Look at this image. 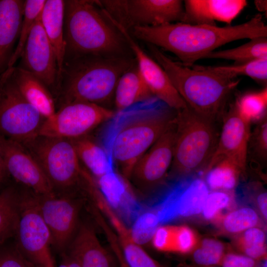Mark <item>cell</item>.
<instances>
[{"label": "cell", "instance_id": "cell-40", "mask_svg": "<svg viewBox=\"0 0 267 267\" xmlns=\"http://www.w3.org/2000/svg\"><path fill=\"white\" fill-rule=\"evenodd\" d=\"M0 267H32L21 256L15 247H1L0 245Z\"/></svg>", "mask_w": 267, "mask_h": 267}, {"label": "cell", "instance_id": "cell-18", "mask_svg": "<svg viewBox=\"0 0 267 267\" xmlns=\"http://www.w3.org/2000/svg\"><path fill=\"white\" fill-rule=\"evenodd\" d=\"M182 23L216 26V21L230 24L246 6V0H186Z\"/></svg>", "mask_w": 267, "mask_h": 267}, {"label": "cell", "instance_id": "cell-15", "mask_svg": "<svg viewBox=\"0 0 267 267\" xmlns=\"http://www.w3.org/2000/svg\"><path fill=\"white\" fill-rule=\"evenodd\" d=\"M103 12L126 39L135 59L140 74L155 97L177 111L187 107L161 66L144 52L128 30L105 11L103 10Z\"/></svg>", "mask_w": 267, "mask_h": 267}, {"label": "cell", "instance_id": "cell-8", "mask_svg": "<svg viewBox=\"0 0 267 267\" xmlns=\"http://www.w3.org/2000/svg\"><path fill=\"white\" fill-rule=\"evenodd\" d=\"M39 163L54 190H66L82 180L83 169L70 139L38 135L23 144Z\"/></svg>", "mask_w": 267, "mask_h": 267}, {"label": "cell", "instance_id": "cell-35", "mask_svg": "<svg viewBox=\"0 0 267 267\" xmlns=\"http://www.w3.org/2000/svg\"><path fill=\"white\" fill-rule=\"evenodd\" d=\"M259 222L260 218L256 211L251 208L245 207L226 214L222 219V227L226 232L241 233L249 228L257 227Z\"/></svg>", "mask_w": 267, "mask_h": 267}, {"label": "cell", "instance_id": "cell-11", "mask_svg": "<svg viewBox=\"0 0 267 267\" xmlns=\"http://www.w3.org/2000/svg\"><path fill=\"white\" fill-rule=\"evenodd\" d=\"M116 111L96 104L74 101L62 105L51 117L45 119L39 135L79 138L111 119Z\"/></svg>", "mask_w": 267, "mask_h": 267}, {"label": "cell", "instance_id": "cell-33", "mask_svg": "<svg viewBox=\"0 0 267 267\" xmlns=\"http://www.w3.org/2000/svg\"><path fill=\"white\" fill-rule=\"evenodd\" d=\"M234 105L240 114L250 123L259 121L267 116V88L242 95L237 99Z\"/></svg>", "mask_w": 267, "mask_h": 267}, {"label": "cell", "instance_id": "cell-19", "mask_svg": "<svg viewBox=\"0 0 267 267\" xmlns=\"http://www.w3.org/2000/svg\"><path fill=\"white\" fill-rule=\"evenodd\" d=\"M25 0H0V75L8 68L18 41Z\"/></svg>", "mask_w": 267, "mask_h": 267}, {"label": "cell", "instance_id": "cell-34", "mask_svg": "<svg viewBox=\"0 0 267 267\" xmlns=\"http://www.w3.org/2000/svg\"><path fill=\"white\" fill-rule=\"evenodd\" d=\"M238 249L244 255L257 261L266 260V234L261 228H249L238 236L236 239Z\"/></svg>", "mask_w": 267, "mask_h": 267}, {"label": "cell", "instance_id": "cell-30", "mask_svg": "<svg viewBox=\"0 0 267 267\" xmlns=\"http://www.w3.org/2000/svg\"><path fill=\"white\" fill-rule=\"evenodd\" d=\"M204 67L209 71L230 79H236L239 76H246L261 83L266 84L267 81V59H256L231 65Z\"/></svg>", "mask_w": 267, "mask_h": 267}, {"label": "cell", "instance_id": "cell-20", "mask_svg": "<svg viewBox=\"0 0 267 267\" xmlns=\"http://www.w3.org/2000/svg\"><path fill=\"white\" fill-rule=\"evenodd\" d=\"M69 253L82 267H115L112 258L101 244L92 227L88 223L78 228Z\"/></svg>", "mask_w": 267, "mask_h": 267}, {"label": "cell", "instance_id": "cell-39", "mask_svg": "<svg viewBox=\"0 0 267 267\" xmlns=\"http://www.w3.org/2000/svg\"><path fill=\"white\" fill-rule=\"evenodd\" d=\"M226 191L215 190L208 194L202 211L206 219L212 220L216 219L223 209L229 206L231 197Z\"/></svg>", "mask_w": 267, "mask_h": 267}, {"label": "cell", "instance_id": "cell-14", "mask_svg": "<svg viewBox=\"0 0 267 267\" xmlns=\"http://www.w3.org/2000/svg\"><path fill=\"white\" fill-rule=\"evenodd\" d=\"M36 195L40 214L50 232L52 246L62 254L78 228L83 201L66 196L48 197Z\"/></svg>", "mask_w": 267, "mask_h": 267}, {"label": "cell", "instance_id": "cell-42", "mask_svg": "<svg viewBox=\"0 0 267 267\" xmlns=\"http://www.w3.org/2000/svg\"><path fill=\"white\" fill-rule=\"evenodd\" d=\"M257 207L262 217L266 220L267 217V193L264 191H261L256 196Z\"/></svg>", "mask_w": 267, "mask_h": 267}, {"label": "cell", "instance_id": "cell-43", "mask_svg": "<svg viewBox=\"0 0 267 267\" xmlns=\"http://www.w3.org/2000/svg\"><path fill=\"white\" fill-rule=\"evenodd\" d=\"M57 267H82L78 261L70 253L62 254V260Z\"/></svg>", "mask_w": 267, "mask_h": 267}, {"label": "cell", "instance_id": "cell-25", "mask_svg": "<svg viewBox=\"0 0 267 267\" xmlns=\"http://www.w3.org/2000/svg\"><path fill=\"white\" fill-rule=\"evenodd\" d=\"M208 191L201 180L194 181L186 187L183 183L172 189V204L176 218L188 217L202 212Z\"/></svg>", "mask_w": 267, "mask_h": 267}, {"label": "cell", "instance_id": "cell-45", "mask_svg": "<svg viewBox=\"0 0 267 267\" xmlns=\"http://www.w3.org/2000/svg\"><path fill=\"white\" fill-rule=\"evenodd\" d=\"M255 5L257 8L261 11L267 10V1L266 0H255Z\"/></svg>", "mask_w": 267, "mask_h": 267}, {"label": "cell", "instance_id": "cell-21", "mask_svg": "<svg viewBox=\"0 0 267 267\" xmlns=\"http://www.w3.org/2000/svg\"><path fill=\"white\" fill-rule=\"evenodd\" d=\"M64 8L65 0H46L40 16L41 23L56 56L59 83L66 54Z\"/></svg>", "mask_w": 267, "mask_h": 267}, {"label": "cell", "instance_id": "cell-23", "mask_svg": "<svg viewBox=\"0 0 267 267\" xmlns=\"http://www.w3.org/2000/svg\"><path fill=\"white\" fill-rule=\"evenodd\" d=\"M154 98L156 97L140 74L135 60L117 83L114 98L116 112Z\"/></svg>", "mask_w": 267, "mask_h": 267}, {"label": "cell", "instance_id": "cell-13", "mask_svg": "<svg viewBox=\"0 0 267 267\" xmlns=\"http://www.w3.org/2000/svg\"><path fill=\"white\" fill-rule=\"evenodd\" d=\"M0 152L8 176L38 196H56L41 166L23 144L0 135Z\"/></svg>", "mask_w": 267, "mask_h": 267}, {"label": "cell", "instance_id": "cell-7", "mask_svg": "<svg viewBox=\"0 0 267 267\" xmlns=\"http://www.w3.org/2000/svg\"><path fill=\"white\" fill-rule=\"evenodd\" d=\"M13 67L0 75V135L24 144L39 135L45 119L19 91Z\"/></svg>", "mask_w": 267, "mask_h": 267}, {"label": "cell", "instance_id": "cell-12", "mask_svg": "<svg viewBox=\"0 0 267 267\" xmlns=\"http://www.w3.org/2000/svg\"><path fill=\"white\" fill-rule=\"evenodd\" d=\"M176 131L175 121L134 165L129 179L140 191H153L165 180L173 161Z\"/></svg>", "mask_w": 267, "mask_h": 267}, {"label": "cell", "instance_id": "cell-2", "mask_svg": "<svg viewBox=\"0 0 267 267\" xmlns=\"http://www.w3.org/2000/svg\"><path fill=\"white\" fill-rule=\"evenodd\" d=\"M132 30L136 39L173 53L182 65L188 67L227 43L240 39L267 37V26L261 14L243 24L223 27L177 22L137 26Z\"/></svg>", "mask_w": 267, "mask_h": 267}, {"label": "cell", "instance_id": "cell-5", "mask_svg": "<svg viewBox=\"0 0 267 267\" xmlns=\"http://www.w3.org/2000/svg\"><path fill=\"white\" fill-rule=\"evenodd\" d=\"M154 60L164 69L187 106L196 113L215 121L223 111L231 92L240 80L206 69L192 68L173 61L158 47L148 44Z\"/></svg>", "mask_w": 267, "mask_h": 267}, {"label": "cell", "instance_id": "cell-17", "mask_svg": "<svg viewBox=\"0 0 267 267\" xmlns=\"http://www.w3.org/2000/svg\"><path fill=\"white\" fill-rule=\"evenodd\" d=\"M20 67L31 73L48 88L58 93V71L56 56L41 23L40 17L26 41Z\"/></svg>", "mask_w": 267, "mask_h": 267}, {"label": "cell", "instance_id": "cell-22", "mask_svg": "<svg viewBox=\"0 0 267 267\" xmlns=\"http://www.w3.org/2000/svg\"><path fill=\"white\" fill-rule=\"evenodd\" d=\"M13 77L24 98L45 119L55 113L54 98L43 82L20 67L14 66Z\"/></svg>", "mask_w": 267, "mask_h": 267}, {"label": "cell", "instance_id": "cell-44", "mask_svg": "<svg viewBox=\"0 0 267 267\" xmlns=\"http://www.w3.org/2000/svg\"><path fill=\"white\" fill-rule=\"evenodd\" d=\"M8 176V175L0 152V184L4 181Z\"/></svg>", "mask_w": 267, "mask_h": 267}, {"label": "cell", "instance_id": "cell-16", "mask_svg": "<svg viewBox=\"0 0 267 267\" xmlns=\"http://www.w3.org/2000/svg\"><path fill=\"white\" fill-rule=\"evenodd\" d=\"M250 123L239 113L234 103L223 116L222 132L213 155L205 169V174L219 160L226 159L235 164L244 175L248 158Z\"/></svg>", "mask_w": 267, "mask_h": 267}, {"label": "cell", "instance_id": "cell-38", "mask_svg": "<svg viewBox=\"0 0 267 267\" xmlns=\"http://www.w3.org/2000/svg\"><path fill=\"white\" fill-rule=\"evenodd\" d=\"M159 224L154 210L143 213L137 219L130 230L132 239L139 245L146 243L152 239Z\"/></svg>", "mask_w": 267, "mask_h": 267}, {"label": "cell", "instance_id": "cell-4", "mask_svg": "<svg viewBox=\"0 0 267 267\" xmlns=\"http://www.w3.org/2000/svg\"><path fill=\"white\" fill-rule=\"evenodd\" d=\"M135 61L134 57L95 55L66 58L57 93L61 106L74 101H83L106 107L105 104L114 98L120 78Z\"/></svg>", "mask_w": 267, "mask_h": 267}, {"label": "cell", "instance_id": "cell-37", "mask_svg": "<svg viewBox=\"0 0 267 267\" xmlns=\"http://www.w3.org/2000/svg\"><path fill=\"white\" fill-rule=\"evenodd\" d=\"M250 150L254 162L265 164L267 161V117L258 122L250 135L248 150Z\"/></svg>", "mask_w": 267, "mask_h": 267}, {"label": "cell", "instance_id": "cell-3", "mask_svg": "<svg viewBox=\"0 0 267 267\" xmlns=\"http://www.w3.org/2000/svg\"><path fill=\"white\" fill-rule=\"evenodd\" d=\"M64 28L65 59L85 55L134 57L126 39L96 0H65Z\"/></svg>", "mask_w": 267, "mask_h": 267}, {"label": "cell", "instance_id": "cell-10", "mask_svg": "<svg viewBox=\"0 0 267 267\" xmlns=\"http://www.w3.org/2000/svg\"><path fill=\"white\" fill-rule=\"evenodd\" d=\"M99 6L129 31L137 26H157L181 22L184 13L180 0H102Z\"/></svg>", "mask_w": 267, "mask_h": 267}, {"label": "cell", "instance_id": "cell-1", "mask_svg": "<svg viewBox=\"0 0 267 267\" xmlns=\"http://www.w3.org/2000/svg\"><path fill=\"white\" fill-rule=\"evenodd\" d=\"M177 112L157 98L116 112L99 135L114 169L129 179L137 161L175 122Z\"/></svg>", "mask_w": 267, "mask_h": 267}, {"label": "cell", "instance_id": "cell-41", "mask_svg": "<svg viewBox=\"0 0 267 267\" xmlns=\"http://www.w3.org/2000/svg\"><path fill=\"white\" fill-rule=\"evenodd\" d=\"M221 266L222 267H261L258 261L243 254L225 253Z\"/></svg>", "mask_w": 267, "mask_h": 267}, {"label": "cell", "instance_id": "cell-6", "mask_svg": "<svg viewBox=\"0 0 267 267\" xmlns=\"http://www.w3.org/2000/svg\"><path fill=\"white\" fill-rule=\"evenodd\" d=\"M173 158L170 174L182 178L207 167L219 135L215 121L188 107L177 112Z\"/></svg>", "mask_w": 267, "mask_h": 267}, {"label": "cell", "instance_id": "cell-31", "mask_svg": "<svg viewBox=\"0 0 267 267\" xmlns=\"http://www.w3.org/2000/svg\"><path fill=\"white\" fill-rule=\"evenodd\" d=\"M206 174L207 184L214 191L233 189L243 175L239 168L226 159L218 161Z\"/></svg>", "mask_w": 267, "mask_h": 267}, {"label": "cell", "instance_id": "cell-28", "mask_svg": "<svg viewBox=\"0 0 267 267\" xmlns=\"http://www.w3.org/2000/svg\"><path fill=\"white\" fill-rule=\"evenodd\" d=\"M21 194L9 186L0 193V245L15 236L19 218Z\"/></svg>", "mask_w": 267, "mask_h": 267}, {"label": "cell", "instance_id": "cell-26", "mask_svg": "<svg viewBox=\"0 0 267 267\" xmlns=\"http://www.w3.org/2000/svg\"><path fill=\"white\" fill-rule=\"evenodd\" d=\"M152 240L158 250L180 253L192 251L197 244L195 233L184 225L158 227Z\"/></svg>", "mask_w": 267, "mask_h": 267}, {"label": "cell", "instance_id": "cell-24", "mask_svg": "<svg viewBox=\"0 0 267 267\" xmlns=\"http://www.w3.org/2000/svg\"><path fill=\"white\" fill-rule=\"evenodd\" d=\"M118 234L120 255L127 267H162L132 238L130 231L113 213L109 205L102 208Z\"/></svg>", "mask_w": 267, "mask_h": 267}, {"label": "cell", "instance_id": "cell-27", "mask_svg": "<svg viewBox=\"0 0 267 267\" xmlns=\"http://www.w3.org/2000/svg\"><path fill=\"white\" fill-rule=\"evenodd\" d=\"M71 140L79 160L94 178H98L114 171L106 152L100 144L85 136Z\"/></svg>", "mask_w": 267, "mask_h": 267}, {"label": "cell", "instance_id": "cell-29", "mask_svg": "<svg viewBox=\"0 0 267 267\" xmlns=\"http://www.w3.org/2000/svg\"><path fill=\"white\" fill-rule=\"evenodd\" d=\"M205 58L231 60L235 61V63L267 59V37L250 39V42L234 48L212 51Z\"/></svg>", "mask_w": 267, "mask_h": 267}, {"label": "cell", "instance_id": "cell-9", "mask_svg": "<svg viewBox=\"0 0 267 267\" xmlns=\"http://www.w3.org/2000/svg\"><path fill=\"white\" fill-rule=\"evenodd\" d=\"M15 236L16 249L33 267H56L50 232L39 212L36 195L21 194L19 218Z\"/></svg>", "mask_w": 267, "mask_h": 267}, {"label": "cell", "instance_id": "cell-36", "mask_svg": "<svg viewBox=\"0 0 267 267\" xmlns=\"http://www.w3.org/2000/svg\"><path fill=\"white\" fill-rule=\"evenodd\" d=\"M192 251L194 262L198 265L207 267L221 265L225 254L222 242L211 238L203 239Z\"/></svg>", "mask_w": 267, "mask_h": 267}, {"label": "cell", "instance_id": "cell-32", "mask_svg": "<svg viewBox=\"0 0 267 267\" xmlns=\"http://www.w3.org/2000/svg\"><path fill=\"white\" fill-rule=\"evenodd\" d=\"M46 0H25L24 12L18 43L10 59L8 68L14 66L20 58L26 41L40 16Z\"/></svg>", "mask_w": 267, "mask_h": 267}]
</instances>
